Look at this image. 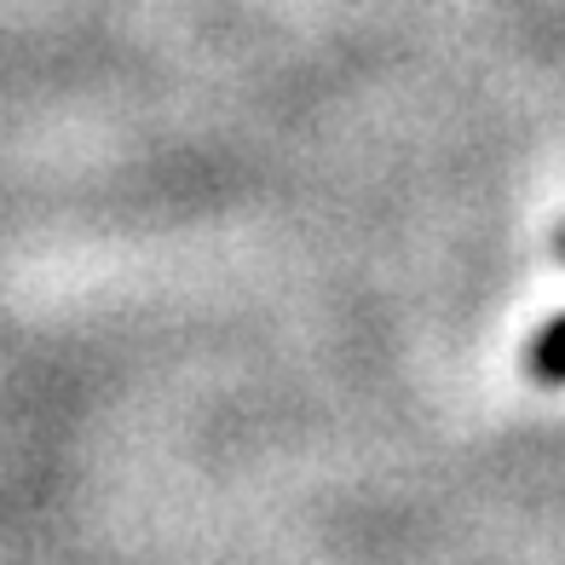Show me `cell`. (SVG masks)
<instances>
[{
  "instance_id": "cell-1",
  "label": "cell",
  "mask_w": 565,
  "mask_h": 565,
  "mask_svg": "<svg viewBox=\"0 0 565 565\" xmlns=\"http://www.w3.org/2000/svg\"><path fill=\"white\" fill-rule=\"evenodd\" d=\"M525 364H531V375L543 381V387H565V312L548 318V323L531 335Z\"/></svg>"
},
{
  "instance_id": "cell-2",
  "label": "cell",
  "mask_w": 565,
  "mask_h": 565,
  "mask_svg": "<svg viewBox=\"0 0 565 565\" xmlns=\"http://www.w3.org/2000/svg\"><path fill=\"white\" fill-rule=\"evenodd\" d=\"M554 248H559V254H565V231H559V237H554Z\"/></svg>"
}]
</instances>
